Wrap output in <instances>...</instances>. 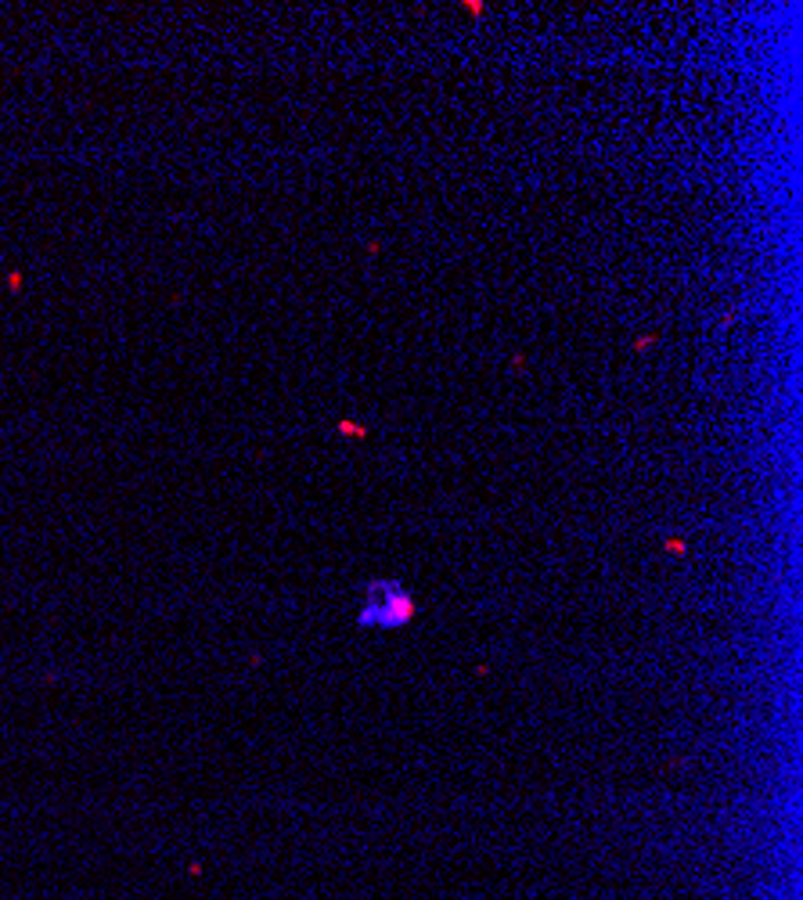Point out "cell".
<instances>
[{
  "instance_id": "6da1fadb",
  "label": "cell",
  "mask_w": 803,
  "mask_h": 900,
  "mask_svg": "<svg viewBox=\"0 0 803 900\" xmlns=\"http://www.w3.org/2000/svg\"><path fill=\"white\" fill-rule=\"evenodd\" d=\"M371 598L364 605V623H379V627H397V623L411 620V594L400 591L397 584H371Z\"/></svg>"
}]
</instances>
